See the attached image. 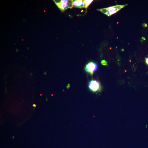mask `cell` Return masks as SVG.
Masks as SVG:
<instances>
[{"label":"cell","mask_w":148,"mask_h":148,"mask_svg":"<svg viewBox=\"0 0 148 148\" xmlns=\"http://www.w3.org/2000/svg\"><path fill=\"white\" fill-rule=\"evenodd\" d=\"M128 5V4H126L123 5L115 6L103 9H98L97 10L102 12L108 16H109L112 15L116 13L123 8Z\"/></svg>","instance_id":"6da1fadb"},{"label":"cell","mask_w":148,"mask_h":148,"mask_svg":"<svg viewBox=\"0 0 148 148\" xmlns=\"http://www.w3.org/2000/svg\"><path fill=\"white\" fill-rule=\"evenodd\" d=\"M53 1L62 12H64L68 8H72V0H61Z\"/></svg>","instance_id":"7a4b0ae2"},{"label":"cell","mask_w":148,"mask_h":148,"mask_svg":"<svg viewBox=\"0 0 148 148\" xmlns=\"http://www.w3.org/2000/svg\"><path fill=\"white\" fill-rule=\"evenodd\" d=\"M97 68V66L94 62H90L87 64L85 66V70L86 71L91 74L96 71Z\"/></svg>","instance_id":"3957f363"},{"label":"cell","mask_w":148,"mask_h":148,"mask_svg":"<svg viewBox=\"0 0 148 148\" xmlns=\"http://www.w3.org/2000/svg\"><path fill=\"white\" fill-rule=\"evenodd\" d=\"M99 87V83L97 81L92 80L89 83V88L93 92H96L98 91Z\"/></svg>","instance_id":"277c9868"},{"label":"cell","mask_w":148,"mask_h":148,"mask_svg":"<svg viewBox=\"0 0 148 148\" xmlns=\"http://www.w3.org/2000/svg\"><path fill=\"white\" fill-rule=\"evenodd\" d=\"M83 2H84V0H72V8H83Z\"/></svg>","instance_id":"5b68a950"},{"label":"cell","mask_w":148,"mask_h":148,"mask_svg":"<svg viewBox=\"0 0 148 148\" xmlns=\"http://www.w3.org/2000/svg\"><path fill=\"white\" fill-rule=\"evenodd\" d=\"M93 1L92 0H84L83 2V8H86V9L89 7V6L90 5V4Z\"/></svg>","instance_id":"8992f818"},{"label":"cell","mask_w":148,"mask_h":148,"mask_svg":"<svg viewBox=\"0 0 148 148\" xmlns=\"http://www.w3.org/2000/svg\"><path fill=\"white\" fill-rule=\"evenodd\" d=\"M101 63L102 65H107V62L105 60H102L101 62Z\"/></svg>","instance_id":"52a82bcc"},{"label":"cell","mask_w":148,"mask_h":148,"mask_svg":"<svg viewBox=\"0 0 148 148\" xmlns=\"http://www.w3.org/2000/svg\"><path fill=\"white\" fill-rule=\"evenodd\" d=\"M146 62L148 66V57L146 58Z\"/></svg>","instance_id":"ba28073f"},{"label":"cell","mask_w":148,"mask_h":148,"mask_svg":"<svg viewBox=\"0 0 148 148\" xmlns=\"http://www.w3.org/2000/svg\"><path fill=\"white\" fill-rule=\"evenodd\" d=\"M33 106L34 107H36V105H35V104H34V105H33Z\"/></svg>","instance_id":"9c48e42d"}]
</instances>
